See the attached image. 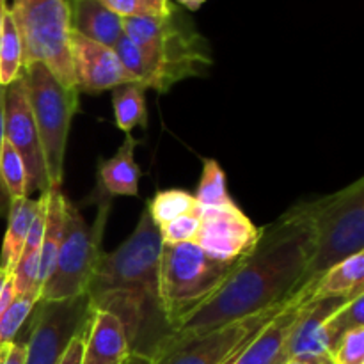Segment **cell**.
Here are the masks:
<instances>
[{"label":"cell","mask_w":364,"mask_h":364,"mask_svg":"<svg viewBox=\"0 0 364 364\" xmlns=\"http://www.w3.org/2000/svg\"><path fill=\"white\" fill-rule=\"evenodd\" d=\"M0 4H7V0H0Z\"/></svg>","instance_id":"cell-43"},{"label":"cell","mask_w":364,"mask_h":364,"mask_svg":"<svg viewBox=\"0 0 364 364\" xmlns=\"http://www.w3.org/2000/svg\"><path fill=\"white\" fill-rule=\"evenodd\" d=\"M39 208V199H13L7 210V230L0 249V269L13 272L23 252L28 230Z\"/></svg>","instance_id":"cell-20"},{"label":"cell","mask_w":364,"mask_h":364,"mask_svg":"<svg viewBox=\"0 0 364 364\" xmlns=\"http://www.w3.org/2000/svg\"><path fill=\"white\" fill-rule=\"evenodd\" d=\"M284 359H287V355H283V358H281V359H279V361H277L276 364H283V363H284Z\"/></svg>","instance_id":"cell-42"},{"label":"cell","mask_w":364,"mask_h":364,"mask_svg":"<svg viewBox=\"0 0 364 364\" xmlns=\"http://www.w3.org/2000/svg\"><path fill=\"white\" fill-rule=\"evenodd\" d=\"M358 327H364V294L355 295L326 322V340L329 355L338 347L341 338Z\"/></svg>","instance_id":"cell-26"},{"label":"cell","mask_w":364,"mask_h":364,"mask_svg":"<svg viewBox=\"0 0 364 364\" xmlns=\"http://www.w3.org/2000/svg\"><path fill=\"white\" fill-rule=\"evenodd\" d=\"M283 364H308V363H302L299 359H284Z\"/></svg>","instance_id":"cell-40"},{"label":"cell","mask_w":364,"mask_h":364,"mask_svg":"<svg viewBox=\"0 0 364 364\" xmlns=\"http://www.w3.org/2000/svg\"><path fill=\"white\" fill-rule=\"evenodd\" d=\"M315 251L306 201L259 228L256 244L237 259L219 290L181 316L171 336H192L276 308L302 287Z\"/></svg>","instance_id":"cell-1"},{"label":"cell","mask_w":364,"mask_h":364,"mask_svg":"<svg viewBox=\"0 0 364 364\" xmlns=\"http://www.w3.org/2000/svg\"><path fill=\"white\" fill-rule=\"evenodd\" d=\"M130 355L121 320L105 309H92L84 336L82 364H124Z\"/></svg>","instance_id":"cell-16"},{"label":"cell","mask_w":364,"mask_h":364,"mask_svg":"<svg viewBox=\"0 0 364 364\" xmlns=\"http://www.w3.org/2000/svg\"><path fill=\"white\" fill-rule=\"evenodd\" d=\"M0 364H25V343L23 341H14L7 345L4 352L2 363Z\"/></svg>","instance_id":"cell-35"},{"label":"cell","mask_w":364,"mask_h":364,"mask_svg":"<svg viewBox=\"0 0 364 364\" xmlns=\"http://www.w3.org/2000/svg\"><path fill=\"white\" fill-rule=\"evenodd\" d=\"M364 279V252L350 256L343 259L333 269L327 270L318 281L316 287V297H327V295L348 294V291L361 290Z\"/></svg>","instance_id":"cell-22"},{"label":"cell","mask_w":364,"mask_h":364,"mask_svg":"<svg viewBox=\"0 0 364 364\" xmlns=\"http://www.w3.org/2000/svg\"><path fill=\"white\" fill-rule=\"evenodd\" d=\"M331 361L333 364H364V327L352 329L341 338L331 354Z\"/></svg>","instance_id":"cell-32"},{"label":"cell","mask_w":364,"mask_h":364,"mask_svg":"<svg viewBox=\"0 0 364 364\" xmlns=\"http://www.w3.org/2000/svg\"><path fill=\"white\" fill-rule=\"evenodd\" d=\"M318 283L302 284L287 308L270 320L258 334L251 338L244 347L238 348L226 364H276L284 355L290 334L297 323L302 308L315 297Z\"/></svg>","instance_id":"cell-14"},{"label":"cell","mask_w":364,"mask_h":364,"mask_svg":"<svg viewBox=\"0 0 364 364\" xmlns=\"http://www.w3.org/2000/svg\"><path fill=\"white\" fill-rule=\"evenodd\" d=\"M123 31L114 52L144 89L167 92L178 82L206 75L213 63L208 41L176 11L169 16L128 18Z\"/></svg>","instance_id":"cell-3"},{"label":"cell","mask_w":364,"mask_h":364,"mask_svg":"<svg viewBox=\"0 0 364 364\" xmlns=\"http://www.w3.org/2000/svg\"><path fill=\"white\" fill-rule=\"evenodd\" d=\"M0 178L11 201L28 198L27 169L21 156L7 141H4L2 155H0Z\"/></svg>","instance_id":"cell-27"},{"label":"cell","mask_w":364,"mask_h":364,"mask_svg":"<svg viewBox=\"0 0 364 364\" xmlns=\"http://www.w3.org/2000/svg\"><path fill=\"white\" fill-rule=\"evenodd\" d=\"M146 208H148L153 223L162 228L178 217L198 212V201L191 192L181 191V188H167V191L156 192L148 201Z\"/></svg>","instance_id":"cell-24"},{"label":"cell","mask_w":364,"mask_h":364,"mask_svg":"<svg viewBox=\"0 0 364 364\" xmlns=\"http://www.w3.org/2000/svg\"><path fill=\"white\" fill-rule=\"evenodd\" d=\"M137 144V139L127 134L116 155L98 160V188L103 194L137 198L141 183V169L134 160Z\"/></svg>","instance_id":"cell-18"},{"label":"cell","mask_w":364,"mask_h":364,"mask_svg":"<svg viewBox=\"0 0 364 364\" xmlns=\"http://www.w3.org/2000/svg\"><path fill=\"white\" fill-rule=\"evenodd\" d=\"M23 70V50L18 28L9 9L4 14L2 36H0V84L7 87L13 84Z\"/></svg>","instance_id":"cell-25"},{"label":"cell","mask_w":364,"mask_h":364,"mask_svg":"<svg viewBox=\"0 0 364 364\" xmlns=\"http://www.w3.org/2000/svg\"><path fill=\"white\" fill-rule=\"evenodd\" d=\"M4 96H6V87L0 84V155H2V146L6 141V135H4ZM11 199L7 196L6 187L2 183V178H0V219L7 215V210H9Z\"/></svg>","instance_id":"cell-33"},{"label":"cell","mask_w":364,"mask_h":364,"mask_svg":"<svg viewBox=\"0 0 364 364\" xmlns=\"http://www.w3.org/2000/svg\"><path fill=\"white\" fill-rule=\"evenodd\" d=\"M21 77L27 85L28 103L41 142L50 188H60L68 137L71 121L80 105V91L60 84L41 63L25 66Z\"/></svg>","instance_id":"cell-6"},{"label":"cell","mask_w":364,"mask_h":364,"mask_svg":"<svg viewBox=\"0 0 364 364\" xmlns=\"http://www.w3.org/2000/svg\"><path fill=\"white\" fill-rule=\"evenodd\" d=\"M160 251V230L144 208L130 237L98 256L87 287L91 308L116 315L132 354L148 358L171 336L159 302Z\"/></svg>","instance_id":"cell-2"},{"label":"cell","mask_w":364,"mask_h":364,"mask_svg":"<svg viewBox=\"0 0 364 364\" xmlns=\"http://www.w3.org/2000/svg\"><path fill=\"white\" fill-rule=\"evenodd\" d=\"M199 230L192 244L217 262L233 263L245 255L259 237V228L237 205L199 208Z\"/></svg>","instance_id":"cell-12"},{"label":"cell","mask_w":364,"mask_h":364,"mask_svg":"<svg viewBox=\"0 0 364 364\" xmlns=\"http://www.w3.org/2000/svg\"><path fill=\"white\" fill-rule=\"evenodd\" d=\"M291 295L276 308L267 309L259 315L192 336H169L153 354L151 364H226L238 348L244 347L287 308Z\"/></svg>","instance_id":"cell-9"},{"label":"cell","mask_w":364,"mask_h":364,"mask_svg":"<svg viewBox=\"0 0 364 364\" xmlns=\"http://www.w3.org/2000/svg\"><path fill=\"white\" fill-rule=\"evenodd\" d=\"M178 2H180L181 6L187 7V9L196 11V9H199V7H201L206 0H178Z\"/></svg>","instance_id":"cell-37"},{"label":"cell","mask_w":364,"mask_h":364,"mask_svg":"<svg viewBox=\"0 0 364 364\" xmlns=\"http://www.w3.org/2000/svg\"><path fill=\"white\" fill-rule=\"evenodd\" d=\"M7 9L21 39L23 68L41 63L60 84L77 87L70 53V0H13Z\"/></svg>","instance_id":"cell-7"},{"label":"cell","mask_w":364,"mask_h":364,"mask_svg":"<svg viewBox=\"0 0 364 364\" xmlns=\"http://www.w3.org/2000/svg\"><path fill=\"white\" fill-rule=\"evenodd\" d=\"M87 331V329H85ZM84 334L75 338L73 341L70 343V347L66 348L64 355L60 358V361L57 364H82V354H84Z\"/></svg>","instance_id":"cell-34"},{"label":"cell","mask_w":364,"mask_h":364,"mask_svg":"<svg viewBox=\"0 0 364 364\" xmlns=\"http://www.w3.org/2000/svg\"><path fill=\"white\" fill-rule=\"evenodd\" d=\"M7 11V4H0V36H2V21H4V14Z\"/></svg>","instance_id":"cell-39"},{"label":"cell","mask_w":364,"mask_h":364,"mask_svg":"<svg viewBox=\"0 0 364 364\" xmlns=\"http://www.w3.org/2000/svg\"><path fill=\"white\" fill-rule=\"evenodd\" d=\"M43 198H45V233H43L41 249H39V295L55 267L57 252H59L64 231V206H66V196L63 194L60 188H48L46 192H43Z\"/></svg>","instance_id":"cell-19"},{"label":"cell","mask_w":364,"mask_h":364,"mask_svg":"<svg viewBox=\"0 0 364 364\" xmlns=\"http://www.w3.org/2000/svg\"><path fill=\"white\" fill-rule=\"evenodd\" d=\"M4 135L6 141L16 149L27 169L28 196L34 192H46L50 188L48 174H46L45 156H43L41 142L36 130L32 117L31 103H28L27 85L23 77H18L13 84L6 87L4 96Z\"/></svg>","instance_id":"cell-11"},{"label":"cell","mask_w":364,"mask_h":364,"mask_svg":"<svg viewBox=\"0 0 364 364\" xmlns=\"http://www.w3.org/2000/svg\"><path fill=\"white\" fill-rule=\"evenodd\" d=\"M38 274H39V252H21L20 259L11 272L13 281L14 297H25L32 295L38 297Z\"/></svg>","instance_id":"cell-30"},{"label":"cell","mask_w":364,"mask_h":364,"mask_svg":"<svg viewBox=\"0 0 364 364\" xmlns=\"http://www.w3.org/2000/svg\"><path fill=\"white\" fill-rule=\"evenodd\" d=\"M87 294L66 301H38L25 323V364H57L77 336L85 333L91 318Z\"/></svg>","instance_id":"cell-10"},{"label":"cell","mask_w":364,"mask_h":364,"mask_svg":"<svg viewBox=\"0 0 364 364\" xmlns=\"http://www.w3.org/2000/svg\"><path fill=\"white\" fill-rule=\"evenodd\" d=\"M6 347H7V345H0V363H2V358H4V352H6Z\"/></svg>","instance_id":"cell-41"},{"label":"cell","mask_w":364,"mask_h":364,"mask_svg":"<svg viewBox=\"0 0 364 364\" xmlns=\"http://www.w3.org/2000/svg\"><path fill=\"white\" fill-rule=\"evenodd\" d=\"M9 277H11V272L0 269V295H2V290H4V287H6V283H7V279H9Z\"/></svg>","instance_id":"cell-38"},{"label":"cell","mask_w":364,"mask_h":364,"mask_svg":"<svg viewBox=\"0 0 364 364\" xmlns=\"http://www.w3.org/2000/svg\"><path fill=\"white\" fill-rule=\"evenodd\" d=\"M124 364H151V358L142 354H132L130 358L124 361Z\"/></svg>","instance_id":"cell-36"},{"label":"cell","mask_w":364,"mask_h":364,"mask_svg":"<svg viewBox=\"0 0 364 364\" xmlns=\"http://www.w3.org/2000/svg\"><path fill=\"white\" fill-rule=\"evenodd\" d=\"M95 224L85 223L80 210L66 198L64 231L55 267L43 287L39 301H66L87 294L92 269L102 255V240L110 213V196L103 194Z\"/></svg>","instance_id":"cell-8"},{"label":"cell","mask_w":364,"mask_h":364,"mask_svg":"<svg viewBox=\"0 0 364 364\" xmlns=\"http://www.w3.org/2000/svg\"><path fill=\"white\" fill-rule=\"evenodd\" d=\"M103 6L121 16L128 18H159L169 16L174 13V6L171 0H100Z\"/></svg>","instance_id":"cell-29"},{"label":"cell","mask_w":364,"mask_h":364,"mask_svg":"<svg viewBox=\"0 0 364 364\" xmlns=\"http://www.w3.org/2000/svg\"><path fill=\"white\" fill-rule=\"evenodd\" d=\"M160 238L164 245H176L194 242L196 233L199 230V217L198 212L191 215H181L178 219L171 220L166 226L159 228Z\"/></svg>","instance_id":"cell-31"},{"label":"cell","mask_w":364,"mask_h":364,"mask_svg":"<svg viewBox=\"0 0 364 364\" xmlns=\"http://www.w3.org/2000/svg\"><path fill=\"white\" fill-rule=\"evenodd\" d=\"M199 208H224L237 203L228 191V178L220 164L213 159H203V173L194 194Z\"/></svg>","instance_id":"cell-23"},{"label":"cell","mask_w":364,"mask_h":364,"mask_svg":"<svg viewBox=\"0 0 364 364\" xmlns=\"http://www.w3.org/2000/svg\"><path fill=\"white\" fill-rule=\"evenodd\" d=\"M306 208L315 228V251L302 284L318 283L327 270L364 251V180L306 201Z\"/></svg>","instance_id":"cell-4"},{"label":"cell","mask_w":364,"mask_h":364,"mask_svg":"<svg viewBox=\"0 0 364 364\" xmlns=\"http://www.w3.org/2000/svg\"><path fill=\"white\" fill-rule=\"evenodd\" d=\"M70 53L75 85L80 92L92 95L134 82L117 59L114 48L82 38L73 31L70 36Z\"/></svg>","instance_id":"cell-15"},{"label":"cell","mask_w":364,"mask_h":364,"mask_svg":"<svg viewBox=\"0 0 364 364\" xmlns=\"http://www.w3.org/2000/svg\"><path fill=\"white\" fill-rule=\"evenodd\" d=\"M235 263L217 262L196 244L164 245L159 267V302L173 333L178 320L215 294Z\"/></svg>","instance_id":"cell-5"},{"label":"cell","mask_w":364,"mask_h":364,"mask_svg":"<svg viewBox=\"0 0 364 364\" xmlns=\"http://www.w3.org/2000/svg\"><path fill=\"white\" fill-rule=\"evenodd\" d=\"M36 304H38V297H32V295L13 299L6 311L0 315V345H9L18 340Z\"/></svg>","instance_id":"cell-28"},{"label":"cell","mask_w":364,"mask_h":364,"mask_svg":"<svg viewBox=\"0 0 364 364\" xmlns=\"http://www.w3.org/2000/svg\"><path fill=\"white\" fill-rule=\"evenodd\" d=\"M112 107L116 124L123 134H130L137 127H148L146 89L142 85L130 82L112 89Z\"/></svg>","instance_id":"cell-21"},{"label":"cell","mask_w":364,"mask_h":364,"mask_svg":"<svg viewBox=\"0 0 364 364\" xmlns=\"http://www.w3.org/2000/svg\"><path fill=\"white\" fill-rule=\"evenodd\" d=\"M71 31L82 38L114 48L124 36L123 18L100 0H70Z\"/></svg>","instance_id":"cell-17"},{"label":"cell","mask_w":364,"mask_h":364,"mask_svg":"<svg viewBox=\"0 0 364 364\" xmlns=\"http://www.w3.org/2000/svg\"><path fill=\"white\" fill-rule=\"evenodd\" d=\"M359 294H364V288L348 294L327 295V297L315 295L302 308L297 323L291 331L290 340L284 348L287 359H299L308 364H333L327 348L326 322Z\"/></svg>","instance_id":"cell-13"}]
</instances>
